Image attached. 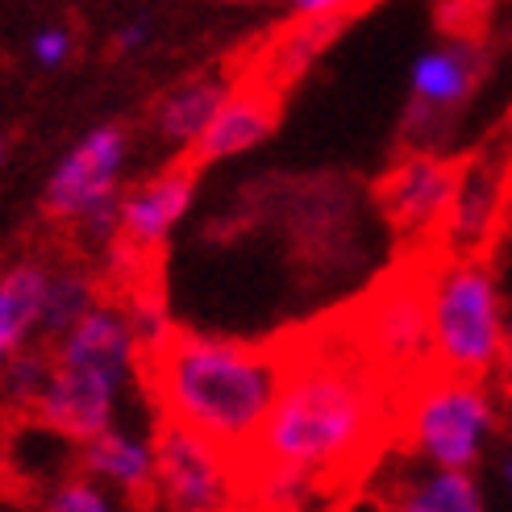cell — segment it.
<instances>
[{
  "label": "cell",
  "instance_id": "52a82bcc",
  "mask_svg": "<svg viewBox=\"0 0 512 512\" xmlns=\"http://www.w3.org/2000/svg\"><path fill=\"white\" fill-rule=\"evenodd\" d=\"M512 192V121L483 142L475 155H463L458 188L442 229V259H488L496 229L508 213Z\"/></svg>",
  "mask_w": 512,
  "mask_h": 512
},
{
  "label": "cell",
  "instance_id": "44dd1931",
  "mask_svg": "<svg viewBox=\"0 0 512 512\" xmlns=\"http://www.w3.org/2000/svg\"><path fill=\"white\" fill-rule=\"evenodd\" d=\"M142 38H146V25H142V21H134V25H125V30L117 34V46H121V50H130V46H138Z\"/></svg>",
  "mask_w": 512,
  "mask_h": 512
},
{
  "label": "cell",
  "instance_id": "e0dca14e",
  "mask_svg": "<svg viewBox=\"0 0 512 512\" xmlns=\"http://www.w3.org/2000/svg\"><path fill=\"white\" fill-rule=\"evenodd\" d=\"M100 288L88 271H80L75 263L67 267H50V279H46V300H42V317H38V329H42V350L50 354L75 325H80L92 309Z\"/></svg>",
  "mask_w": 512,
  "mask_h": 512
},
{
  "label": "cell",
  "instance_id": "ba28073f",
  "mask_svg": "<svg viewBox=\"0 0 512 512\" xmlns=\"http://www.w3.org/2000/svg\"><path fill=\"white\" fill-rule=\"evenodd\" d=\"M150 454H155V492L171 512H234L242 500L238 463L192 438L188 429L159 421Z\"/></svg>",
  "mask_w": 512,
  "mask_h": 512
},
{
  "label": "cell",
  "instance_id": "8992f818",
  "mask_svg": "<svg viewBox=\"0 0 512 512\" xmlns=\"http://www.w3.org/2000/svg\"><path fill=\"white\" fill-rule=\"evenodd\" d=\"M488 425H492V400L483 392V383L433 375L400 404L396 438L404 442V450L425 454L438 471L467 475Z\"/></svg>",
  "mask_w": 512,
  "mask_h": 512
},
{
  "label": "cell",
  "instance_id": "8fae6325",
  "mask_svg": "<svg viewBox=\"0 0 512 512\" xmlns=\"http://www.w3.org/2000/svg\"><path fill=\"white\" fill-rule=\"evenodd\" d=\"M279 109H284V96L263 88V84H250V80H238L234 75V88H229L225 105L217 109V117L209 121L204 130L184 155L204 171L217 159H229V155H242V150L259 146L275 134L279 125Z\"/></svg>",
  "mask_w": 512,
  "mask_h": 512
},
{
  "label": "cell",
  "instance_id": "9c48e42d",
  "mask_svg": "<svg viewBox=\"0 0 512 512\" xmlns=\"http://www.w3.org/2000/svg\"><path fill=\"white\" fill-rule=\"evenodd\" d=\"M196 184H200V167L179 150L150 184H142L134 196L121 200V225H117L109 254H117V259H142V263L163 259L167 234L188 213Z\"/></svg>",
  "mask_w": 512,
  "mask_h": 512
},
{
  "label": "cell",
  "instance_id": "30bf717a",
  "mask_svg": "<svg viewBox=\"0 0 512 512\" xmlns=\"http://www.w3.org/2000/svg\"><path fill=\"white\" fill-rule=\"evenodd\" d=\"M125 163V130L121 125H100L71 155L59 163L55 179L46 188L42 209L50 221H75L96 200L117 196V171Z\"/></svg>",
  "mask_w": 512,
  "mask_h": 512
},
{
  "label": "cell",
  "instance_id": "4fadbf2b",
  "mask_svg": "<svg viewBox=\"0 0 512 512\" xmlns=\"http://www.w3.org/2000/svg\"><path fill=\"white\" fill-rule=\"evenodd\" d=\"M379 512H483L471 475L463 471H425L396 475L379 483Z\"/></svg>",
  "mask_w": 512,
  "mask_h": 512
},
{
  "label": "cell",
  "instance_id": "3957f363",
  "mask_svg": "<svg viewBox=\"0 0 512 512\" xmlns=\"http://www.w3.org/2000/svg\"><path fill=\"white\" fill-rule=\"evenodd\" d=\"M134 367V329L117 304L96 309L50 350V375L38 404L30 408L34 421L63 442H92L113 421V400L121 379Z\"/></svg>",
  "mask_w": 512,
  "mask_h": 512
},
{
  "label": "cell",
  "instance_id": "ac0fdd59",
  "mask_svg": "<svg viewBox=\"0 0 512 512\" xmlns=\"http://www.w3.org/2000/svg\"><path fill=\"white\" fill-rule=\"evenodd\" d=\"M46 512H113L109 500L100 496L96 483L88 479H67L46 496Z\"/></svg>",
  "mask_w": 512,
  "mask_h": 512
},
{
  "label": "cell",
  "instance_id": "5b68a950",
  "mask_svg": "<svg viewBox=\"0 0 512 512\" xmlns=\"http://www.w3.org/2000/svg\"><path fill=\"white\" fill-rule=\"evenodd\" d=\"M458 171H463V155L408 150L375 184V209L392 229L400 263L442 259V229L458 188Z\"/></svg>",
  "mask_w": 512,
  "mask_h": 512
},
{
  "label": "cell",
  "instance_id": "7402d4cb",
  "mask_svg": "<svg viewBox=\"0 0 512 512\" xmlns=\"http://www.w3.org/2000/svg\"><path fill=\"white\" fill-rule=\"evenodd\" d=\"M508 475H512V463H508Z\"/></svg>",
  "mask_w": 512,
  "mask_h": 512
},
{
  "label": "cell",
  "instance_id": "d6986e66",
  "mask_svg": "<svg viewBox=\"0 0 512 512\" xmlns=\"http://www.w3.org/2000/svg\"><path fill=\"white\" fill-rule=\"evenodd\" d=\"M67 50H71L67 30H42V34L34 38V55H38V63H46V67H59V63L67 59Z\"/></svg>",
  "mask_w": 512,
  "mask_h": 512
},
{
  "label": "cell",
  "instance_id": "2e32d148",
  "mask_svg": "<svg viewBox=\"0 0 512 512\" xmlns=\"http://www.w3.org/2000/svg\"><path fill=\"white\" fill-rule=\"evenodd\" d=\"M46 279H50V267L38 259H25L0 275V358H13L21 342L30 338V329L38 325Z\"/></svg>",
  "mask_w": 512,
  "mask_h": 512
},
{
  "label": "cell",
  "instance_id": "5bb4252c",
  "mask_svg": "<svg viewBox=\"0 0 512 512\" xmlns=\"http://www.w3.org/2000/svg\"><path fill=\"white\" fill-rule=\"evenodd\" d=\"M84 467L121 483L138 508L155 512V500H159V492H155V454H150L146 442L130 438V433L105 429L100 438H92L84 446Z\"/></svg>",
  "mask_w": 512,
  "mask_h": 512
},
{
  "label": "cell",
  "instance_id": "277c9868",
  "mask_svg": "<svg viewBox=\"0 0 512 512\" xmlns=\"http://www.w3.org/2000/svg\"><path fill=\"white\" fill-rule=\"evenodd\" d=\"M500 300L488 259H438L429 279L433 367L450 379L483 383L500 358Z\"/></svg>",
  "mask_w": 512,
  "mask_h": 512
},
{
  "label": "cell",
  "instance_id": "6da1fadb",
  "mask_svg": "<svg viewBox=\"0 0 512 512\" xmlns=\"http://www.w3.org/2000/svg\"><path fill=\"white\" fill-rule=\"evenodd\" d=\"M288 379L259 438L238 458L242 496L263 512H304L346 496L396 438V396L338 325L288 334Z\"/></svg>",
  "mask_w": 512,
  "mask_h": 512
},
{
  "label": "cell",
  "instance_id": "9a60e30c",
  "mask_svg": "<svg viewBox=\"0 0 512 512\" xmlns=\"http://www.w3.org/2000/svg\"><path fill=\"white\" fill-rule=\"evenodd\" d=\"M475 46H450V50H429V55L417 59L413 71V121L421 117H442L446 109L463 105L467 92L475 88Z\"/></svg>",
  "mask_w": 512,
  "mask_h": 512
},
{
  "label": "cell",
  "instance_id": "7c38bea8",
  "mask_svg": "<svg viewBox=\"0 0 512 512\" xmlns=\"http://www.w3.org/2000/svg\"><path fill=\"white\" fill-rule=\"evenodd\" d=\"M229 88H234V75L229 67H213V71H200L192 80H184L179 88H171L159 105H155V130L163 142H175V146H192L209 121L217 117V109L225 105Z\"/></svg>",
  "mask_w": 512,
  "mask_h": 512
},
{
  "label": "cell",
  "instance_id": "7a4b0ae2",
  "mask_svg": "<svg viewBox=\"0 0 512 512\" xmlns=\"http://www.w3.org/2000/svg\"><path fill=\"white\" fill-rule=\"evenodd\" d=\"M134 371L159 421L188 429L238 463L288 379V342H221L167 325L155 342L134 346Z\"/></svg>",
  "mask_w": 512,
  "mask_h": 512
},
{
  "label": "cell",
  "instance_id": "ffe728a7",
  "mask_svg": "<svg viewBox=\"0 0 512 512\" xmlns=\"http://www.w3.org/2000/svg\"><path fill=\"white\" fill-rule=\"evenodd\" d=\"M492 375L500 383V392L512 400V329H504V338H500V358H496Z\"/></svg>",
  "mask_w": 512,
  "mask_h": 512
}]
</instances>
